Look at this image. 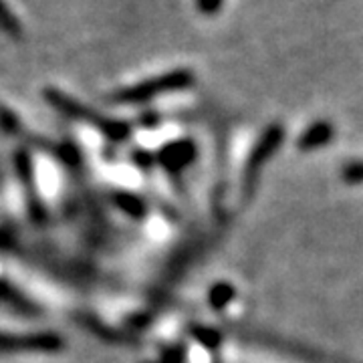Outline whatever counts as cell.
<instances>
[{
  "label": "cell",
  "mask_w": 363,
  "mask_h": 363,
  "mask_svg": "<svg viewBox=\"0 0 363 363\" xmlns=\"http://www.w3.org/2000/svg\"><path fill=\"white\" fill-rule=\"evenodd\" d=\"M61 339L51 333H39V335H6L0 333V351H59Z\"/></svg>",
  "instance_id": "1"
},
{
  "label": "cell",
  "mask_w": 363,
  "mask_h": 363,
  "mask_svg": "<svg viewBox=\"0 0 363 363\" xmlns=\"http://www.w3.org/2000/svg\"><path fill=\"white\" fill-rule=\"evenodd\" d=\"M233 297V289L226 285H218L214 291H212V303L216 305V307H220L224 303H228Z\"/></svg>",
  "instance_id": "5"
},
{
  "label": "cell",
  "mask_w": 363,
  "mask_h": 363,
  "mask_svg": "<svg viewBox=\"0 0 363 363\" xmlns=\"http://www.w3.org/2000/svg\"><path fill=\"white\" fill-rule=\"evenodd\" d=\"M281 142V130H272L271 133H267L264 138H262V142L257 147V152H255V156L250 157V162H248V168H247V180L250 184V178H252V174L257 172L260 164L267 160V157L271 156V152L277 147V143Z\"/></svg>",
  "instance_id": "3"
},
{
  "label": "cell",
  "mask_w": 363,
  "mask_h": 363,
  "mask_svg": "<svg viewBox=\"0 0 363 363\" xmlns=\"http://www.w3.org/2000/svg\"><path fill=\"white\" fill-rule=\"evenodd\" d=\"M350 178L351 180H363V164L350 169Z\"/></svg>",
  "instance_id": "6"
},
{
  "label": "cell",
  "mask_w": 363,
  "mask_h": 363,
  "mask_svg": "<svg viewBox=\"0 0 363 363\" xmlns=\"http://www.w3.org/2000/svg\"><path fill=\"white\" fill-rule=\"evenodd\" d=\"M188 83V77L186 75H169V77L164 79H156L152 83H145V85H140L135 89L125 91L121 97L128 99V101H138V99H145V97H154L157 93H164V91H172V89H180Z\"/></svg>",
  "instance_id": "2"
},
{
  "label": "cell",
  "mask_w": 363,
  "mask_h": 363,
  "mask_svg": "<svg viewBox=\"0 0 363 363\" xmlns=\"http://www.w3.org/2000/svg\"><path fill=\"white\" fill-rule=\"evenodd\" d=\"M329 135H331L329 125L319 123V125H315L309 133H305V138H303V147H317V145H321V143L327 142Z\"/></svg>",
  "instance_id": "4"
}]
</instances>
